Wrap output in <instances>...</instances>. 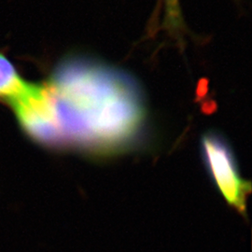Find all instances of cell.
Listing matches in <instances>:
<instances>
[{
  "instance_id": "6da1fadb",
  "label": "cell",
  "mask_w": 252,
  "mask_h": 252,
  "mask_svg": "<svg viewBox=\"0 0 252 252\" xmlns=\"http://www.w3.org/2000/svg\"><path fill=\"white\" fill-rule=\"evenodd\" d=\"M47 86L62 148L106 155L140 139L147 123L144 94L125 70L71 55L58 63Z\"/></svg>"
},
{
  "instance_id": "7a4b0ae2",
  "label": "cell",
  "mask_w": 252,
  "mask_h": 252,
  "mask_svg": "<svg viewBox=\"0 0 252 252\" xmlns=\"http://www.w3.org/2000/svg\"><path fill=\"white\" fill-rule=\"evenodd\" d=\"M7 103L31 138L39 144L62 148L47 83L26 82L21 92Z\"/></svg>"
},
{
  "instance_id": "3957f363",
  "label": "cell",
  "mask_w": 252,
  "mask_h": 252,
  "mask_svg": "<svg viewBox=\"0 0 252 252\" xmlns=\"http://www.w3.org/2000/svg\"><path fill=\"white\" fill-rule=\"evenodd\" d=\"M201 149L207 170L226 201L239 212H246L251 183L241 178L234 153L225 138L216 132L202 136Z\"/></svg>"
},
{
  "instance_id": "277c9868",
  "label": "cell",
  "mask_w": 252,
  "mask_h": 252,
  "mask_svg": "<svg viewBox=\"0 0 252 252\" xmlns=\"http://www.w3.org/2000/svg\"><path fill=\"white\" fill-rule=\"evenodd\" d=\"M24 81L7 57L0 54V99L8 100L15 96L23 89Z\"/></svg>"
},
{
  "instance_id": "5b68a950",
  "label": "cell",
  "mask_w": 252,
  "mask_h": 252,
  "mask_svg": "<svg viewBox=\"0 0 252 252\" xmlns=\"http://www.w3.org/2000/svg\"><path fill=\"white\" fill-rule=\"evenodd\" d=\"M167 3H168V7L171 9L170 11L176 9V7H177V2H176V0H167Z\"/></svg>"
}]
</instances>
